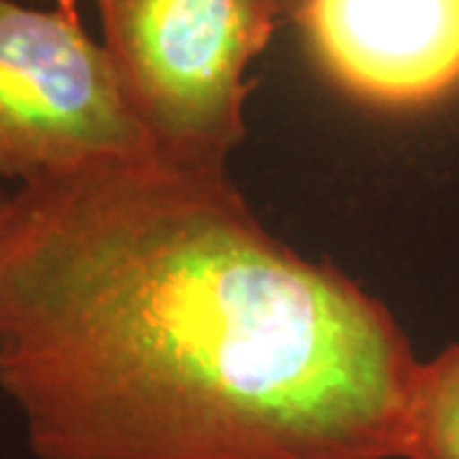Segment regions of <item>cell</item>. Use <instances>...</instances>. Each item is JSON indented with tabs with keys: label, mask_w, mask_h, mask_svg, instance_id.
<instances>
[{
	"label": "cell",
	"mask_w": 459,
	"mask_h": 459,
	"mask_svg": "<svg viewBox=\"0 0 459 459\" xmlns=\"http://www.w3.org/2000/svg\"><path fill=\"white\" fill-rule=\"evenodd\" d=\"M419 370L225 169L153 153L0 202V388L36 459H403Z\"/></svg>",
	"instance_id": "cell-1"
},
{
	"label": "cell",
	"mask_w": 459,
	"mask_h": 459,
	"mask_svg": "<svg viewBox=\"0 0 459 459\" xmlns=\"http://www.w3.org/2000/svg\"><path fill=\"white\" fill-rule=\"evenodd\" d=\"M102 49L156 156L225 169L246 135L250 62L281 21V0H95Z\"/></svg>",
	"instance_id": "cell-2"
},
{
	"label": "cell",
	"mask_w": 459,
	"mask_h": 459,
	"mask_svg": "<svg viewBox=\"0 0 459 459\" xmlns=\"http://www.w3.org/2000/svg\"><path fill=\"white\" fill-rule=\"evenodd\" d=\"M80 8L0 0V179L153 156Z\"/></svg>",
	"instance_id": "cell-3"
},
{
	"label": "cell",
	"mask_w": 459,
	"mask_h": 459,
	"mask_svg": "<svg viewBox=\"0 0 459 459\" xmlns=\"http://www.w3.org/2000/svg\"><path fill=\"white\" fill-rule=\"evenodd\" d=\"M296 23L334 82L388 110L459 90V0H304Z\"/></svg>",
	"instance_id": "cell-4"
},
{
	"label": "cell",
	"mask_w": 459,
	"mask_h": 459,
	"mask_svg": "<svg viewBox=\"0 0 459 459\" xmlns=\"http://www.w3.org/2000/svg\"><path fill=\"white\" fill-rule=\"evenodd\" d=\"M403 459H459V344L419 370Z\"/></svg>",
	"instance_id": "cell-5"
},
{
	"label": "cell",
	"mask_w": 459,
	"mask_h": 459,
	"mask_svg": "<svg viewBox=\"0 0 459 459\" xmlns=\"http://www.w3.org/2000/svg\"><path fill=\"white\" fill-rule=\"evenodd\" d=\"M281 3H283V8H286V16H289V21H296L299 11H301V5H304V0H281Z\"/></svg>",
	"instance_id": "cell-6"
},
{
	"label": "cell",
	"mask_w": 459,
	"mask_h": 459,
	"mask_svg": "<svg viewBox=\"0 0 459 459\" xmlns=\"http://www.w3.org/2000/svg\"><path fill=\"white\" fill-rule=\"evenodd\" d=\"M77 3H80V0H56L59 8H77Z\"/></svg>",
	"instance_id": "cell-7"
},
{
	"label": "cell",
	"mask_w": 459,
	"mask_h": 459,
	"mask_svg": "<svg viewBox=\"0 0 459 459\" xmlns=\"http://www.w3.org/2000/svg\"><path fill=\"white\" fill-rule=\"evenodd\" d=\"M5 195H8V192H3V189H0V202H3V199H5Z\"/></svg>",
	"instance_id": "cell-8"
}]
</instances>
